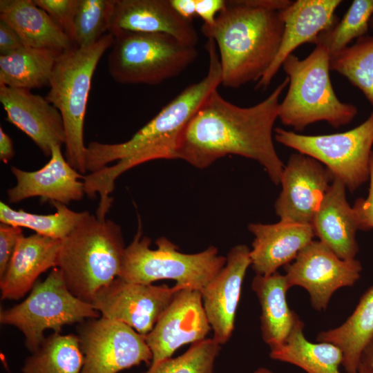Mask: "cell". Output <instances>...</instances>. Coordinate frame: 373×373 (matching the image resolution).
I'll list each match as a JSON object with an SVG mask.
<instances>
[{"label":"cell","mask_w":373,"mask_h":373,"mask_svg":"<svg viewBox=\"0 0 373 373\" xmlns=\"http://www.w3.org/2000/svg\"><path fill=\"white\" fill-rule=\"evenodd\" d=\"M287 77L262 102L242 107L213 90L184 128L174 159L204 169L224 156L237 155L258 162L271 180L280 184L285 165L277 154L273 129Z\"/></svg>","instance_id":"1"},{"label":"cell","mask_w":373,"mask_h":373,"mask_svg":"<svg viewBox=\"0 0 373 373\" xmlns=\"http://www.w3.org/2000/svg\"><path fill=\"white\" fill-rule=\"evenodd\" d=\"M209 68L205 77L190 84L165 105L128 140L117 144L90 142L86 146L85 194L100 201L98 211L107 213L115 180L139 164L157 159H174L180 137L206 98L221 84L222 71L216 43L207 39Z\"/></svg>","instance_id":"2"},{"label":"cell","mask_w":373,"mask_h":373,"mask_svg":"<svg viewBox=\"0 0 373 373\" xmlns=\"http://www.w3.org/2000/svg\"><path fill=\"white\" fill-rule=\"evenodd\" d=\"M289 0L226 1L214 23L201 32L216 45L221 84L237 88L258 82L279 49L284 23L280 11Z\"/></svg>","instance_id":"3"},{"label":"cell","mask_w":373,"mask_h":373,"mask_svg":"<svg viewBox=\"0 0 373 373\" xmlns=\"http://www.w3.org/2000/svg\"><path fill=\"white\" fill-rule=\"evenodd\" d=\"M125 249L120 226L89 213L61 240L57 267L70 291L91 304L119 276Z\"/></svg>","instance_id":"4"},{"label":"cell","mask_w":373,"mask_h":373,"mask_svg":"<svg viewBox=\"0 0 373 373\" xmlns=\"http://www.w3.org/2000/svg\"><path fill=\"white\" fill-rule=\"evenodd\" d=\"M289 79L288 90L280 102L278 119L286 126L301 131L307 126L326 122L334 128L350 123L358 109L341 102L330 78V55L323 45L300 59L289 55L282 66Z\"/></svg>","instance_id":"5"},{"label":"cell","mask_w":373,"mask_h":373,"mask_svg":"<svg viewBox=\"0 0 373 373\" xmlns=\"http://www.w3.org/2000/svg\"><path fill=\"white\" fill-rule=\"evenodd\" d=\"M113 41V36L108 32L91 46H75L60 53L45 97L62 117L66 133V159L82 175L87 171L84 124L92 79L101 57L111 48Z\"/></svg>","instance_id":"6"},{"label":"cell","mask_w":373,"mask_h":373,"mask_svg":"<svg viewBox=\"0 0 373 373\" xmlns=\"http://www.w3.org/2000/svg\"><path fill=\"white\" fill-rule=\"evenodd\" d=\"M142 236L141 224L131 243L126 247L119 278L135 283L152 284L162 279L176 281L182 289L201 291L220 271L227 258L211 246L195 254H184L165 237L155 241Z\"/></svg>","instance_id":"7"},{"label":"cell","mask_w":373,"mask_h":373,"mask_svg":"<svg viewBox=\"0 0 373 373\" xmlns=\"http://www.w3.org/2000/svg\"><path fill=\"white\" fill-rule=\"evenodd\" d=\"M107 59L113 79L122 84L158 85L184 72L198 58L195 46L172 36L119 30Z\"/></svg>","instance_id":"8"},{"label":"cell","mask_w":373,"mask_h":373,"mask_svg":"<svg viewBox=\"0 0 373 373\" xmlns=\"http://www.w3.org/2000/svg\"><path fill=\"white\" fill-rule=\"evenodd\" d=\"M99 314L70 291L60 269L54 267L44 281L35 284L23 302L1 312L0 322L19 329L32 353L45 340L46 329L59 333L64 325L97 318Z\"/></svg>","instance_id":"9"},{"label":"cell","mask_w":373,"mask_h":373,"mask_svg":"<svg viewBox=\"0 0 373 373\" xmlns=\"http://www.w3.org/2000/svg\"><path fill=\"white\" fill-rule=\"evenodd\" d=\"M274 139L321 162L350 192L369 180L373 111L365 122L345 132L312 135L276 128Z\"/></svg>","instance_id":"10"},{"label":"cell","mask_w":373,"mask_h":373,"mask_svg":"<svg viewBox=\"0 0 373 373\" xmlns=\"http://www.w3.org/2000/svg\"><path fill=\"white\" fill-rule=\"evenodd\" d=\"M77 336L84 356L81 373H117L142 363L151 364L144 336L123 323L93 318L82 323Z\"/></svg>","instance_id":"11"},{"label":"cell","mask_w":373,"mask_h":373,"mask_svg":"<svg viewBox=\"0 0 373 373\" xmlns=\"http://www.w3.org/2000/svg\"><path fill=\"white\" fill-rule=\"evenodd\" d=\"M284 267L289 287L305 289L312 306L318 311L327 309L336 290L353 286L362 271L356 258L341 259L321 241L314 240Z\"/></svg>","instance_id":"12"},{"label":"cell","mask_w":373,"mask_h":373,"mask_svg":"<svg viewBox=\"0 0 373 373\" xmlns=\"http://www.w3.org/2000/svg\"><path fill=\"white\" fill-rule=\"evenodd\" d=\"M182 288L124 280L119 277L101 289L91 304L103 317L148 334Z\"/></svg>","instance_id":"13"},{"label":"cell","mask_w":373,"mask_h":373,"mask_svg":"<svg viewBox=\"0 0 373 373\" xmlns=\"http://www.w3.org/2000/svg\"><path fill=\"white\" fill-rule=\"evenodd\" d=\"M334 179L318 161L293 153L281 174L282 189L275 202L276 214L280 220L312 224Z\"/></svg>","instance_id":"14"},{"label":"cell","mask_w":373,"mask_h":373,"mask_svg":"<svg viewBox=\"0 0 373 373\" xmlns=\"http://www.w3.org/2000/svg\"><path fill=\"white\" fill-rule=\"evenodd\" d=\"M211 330L201 292L180 289L153 329L144 336L153 356L151 365L171 358L185 344L204 340Z\"/></svg>","instance_id":"15"},{"label":"cell","mask_w":373,"mask_h":373,"mask_svg":"<svg viewBox=\"0 0 373 373\" xmlns=\"http://www.w3.org/2000/svg\"><path fill=\"white\" fill-rule=\"evenodd\" d=\"M226 258L224 267L200 291L213 339L220 345L229 340L234 329L243 280L251 265L250 249L236 245Z\"/></svg>","instance_id":"16"},{"label":"cell","mask_w":373,"mask_h":373,"mask_svg":"<svg viewBox=\"0 0 373 373\" xmlns=\"http://www.w3.org/2000/svg\"><path fill=\"white\" fill-rule=\"evenodd\" d=\"M0 102L7 120L26 133L47 157L52 146L66 143V133L59 111L46 97L30 90L0 84Z\"/></svg>","instance_id":"17"},{"label":"cell","mask_w":373,"mask_h":373,"mask_svg":"<svg viewBox=\"0 0 373 373\" xmlns=\"http://www.w3.org/2000/svg\"><path fill=\"white\" fill-rule=\"evenodd\" d=\"M341 0H297L280 11L284 30L278 52L256 88H267L285 60L300 46L314 44L318 36L338 21L335 12Z\"/></svg>","instance_id":"18"},{"label":"cell","mask_w":373,"mask_h":373,"mask_svg":"<svg viewBox=\"0 0 373 373\" xmlns=\"http://www.w3.org/2000/svg\"><path fill=\"white\" fill-rule=\"evenodd\" d=\"M60 146H52L49 161L40 169L26 171L15 166L11 171L17 180L14 187L7 191L8 201L17 203L25 199L39 197L67 204L80 200L85 194L84 179L64 157Z\"/></svg>","instance_id":"19"},{"label":"cell","mask_w":373,"mask_h":373,"mask_svg":"<svg viewBox=\"0 0 373 373\" xmlns=\"http://www.w3.org/2000/svg\"><path fill=\"white\" fill-rule=\"evenodd\" d=\"M248 229L254 236L251 266L261 276L271 275L291 263L315 236L312 224L283 220L274 224L251 223Z\"/></svg>","instance_id":"20"},{"label":"cell","mask_w":373,"mask_h":373,"mask_svg":"<svg viewBox=\"0 0 373 373\" xmlns=\"http://www.w3.org/2000/svg\"><path fill=\"white\" fill-rule=\"evenodd\" d=\"M119 30L166 34L195 47L199 41L192 21L183 19L170 0H116L109 32Z\"/></svg>","instance_id":"21"},{"label":"cell","mask_w":373,"mask_h":373,"mask_svg":"<svg viewBox=\"0 0 373 373\" xmlns=\"http://www.w3.org/2000/svg\"><path fill=\"white\" fill-rule=\"evenodd\" d=\"M345 191V185L334 178L312 226L314 235L340 258L352 260L358 251L356 233L359 226L355 211L346 199Z\"/></svg>","instance_id":"22"},{"label":"cell","mask_w":373,"mask_h":373,"mask_svg":"<svg viewBox=\"0 0 373 373\" xmlns=\"http://www.w3.org/2000/svg\"><path fill=\"white\" fill-rule=\"evenodd\" d=\"M61 240L35 233L22 235L3 278L2 299L18 300L34 287L39 276L57 267Z\"/></svg>","instance_id":"23"},{"label":"cell","mask_w":373,"mask_h":373,"mask_svg":"<svg viewBox=\"0 0 373 373\" xmlns=\"http://www.w3.org/2000/svg\"><path fill=\"white\" fill-rule=\"evenodd\" d=\"M0 19L18 33L25 46L60 53L75 46L64 30L33 0H1Z\"/></svg>","instance_id":"24"},{"label":"cell","mask_w":373,"mask_h":373,"mask_svg":"<svg viewBox=\"0 0 373 373\" xmlns=\"http://www.w3.org/2000/svg\"><path fill=\"white\" fill-rule=\"evenodd\" d=\"M251 289L256 294L261 307L262 338L270 349L283 344L288 338L298 316L287 303L289 289L286 277L278 271L269 275H256Z\"/></svg>","instance_id":"25"},{"label":"cell","mask_w":373,"mask_h":373,"mask_svg":"<svg viewBox=\"0 0 373 373\" xmlns=\"http://www.w3.org/2000/svg\"><path fill=\"white\" fill-rule=\"evenodd\" d=\"M373 337V285L361 296L352 314L340 326L321 332L318 342L330 343L343 354L347 373H358L363 351Z\"/></svg>","instance_id":"26"},{"label":"cell","mask_w":373,"mask_h":373,"mask_svg":"<svg viewBox=\"0 0 373 373\" xmlns=\"http://www.w3.org/2000/svg\"><path fill=\"white\" fill-rule=\"evenodd\" d=\"M303 329L304 323L299 319L287 340L270 349V358L294 365L307 373H341V350L330 343L309 341Z\"/></svg>","instance_id":"27"},{"label":"cell","mask_w":373,"mask_h":373,"mask_svg":"<svg viewBox=\"0 0 373 373\" xmlns=\"http://www.w3.org/2000/svg\"><path fill=\"white\" fill-rule=\"evenodd\" d=\"M59 54L24 46L12 54L0 56V84L27 90L49 86Z\"/></svg>","instance_id":"28"},{"label":"cell","mask_w":373,"mask_h":373,"mask_svg":"<svg viewBox=\"0 0 373 373\" xmlns=\"http://www.w3.org/2000/svg\"><path fill=\"white\" fill-rule=\"evenodd\" d=\"M84 356L77 335L55 332L28 356L22 373H81Z\"/></svg>","instance_id":"29"},{"label":"cell","mask_w":373,"mask_h":373,"mask_svg":"<svg viewBox=\"0 0 373 373\" xmlns=\"http://www.w3.org/2000/svg\"><path fill=\"white\" fill-rule=\"evenodd\" d=\"M52 204L56 209L55 213L41 215L29 213L23 209H13L1 201V223L28 228L36 233L62 240L89 213L88 211H73L66 204L59 202H54Z\"/></svg>","instance_id":"30"},{"label":"cell","mask_w":373,"mask_h":373,"mask_svg":"<svg viewBox=\"0 0 373 373\" xmlns=\"http://www.w3.org/2000/svg\"><path fill=\"white\" fill-rule=\"evenodd\" d=\"M330 68L358 88L373 106V35L330 57Z\"/></svg>","instance_id":"31"},{"label":"cell","mask_w":373,"mask_h":373,"mask_svg":"<svg viewBox=\"0 0 373 373\" xmlns=\"http://www.w3.org/2000/svg\"><path fill=\"white\" fill-rule=\"evenodd\" d=\"M373 17V0H354L343 18L321 33L314 44L324 46L330 57L348 46L354 39L365 36Z\"/></svg>","instance_id":"32"},{"label":"cell","mask_w":373,"mask_h":373,"mask_svg":"<svg viewBox=\"0 0 373 373\" xmlns=\"http://www.w3.org/2000/svg\"><path fill=\"white\" fill-rule=\"evenodd\" d=\"M116 0H78L71 39L75 46H91L108 33Z\"/></svg>","instance_id":"33"},{"label":"cell","mask_w":373,"mask_h":373,"mask_svg":"<svg viewBox=\"0 0 373 373\" xmlns=\"http://www.w3.org/2000/svg\"><path fill=\"white\" fill-rule=\"evenodd\" d=\"M221 345L213 338L191 344L182 355L150 365L144 373H214V363Z\"/></svg>","instance_id":"34"},{"label":"cell","mask_w":373,"mask_h":373,"mask_svg":"<svg viewBox=\"0 0 373 373\" xmlns=\"http://www.w3.org/2000/svg\"><path fill=\"white\" fill-rule=\"evenodd\" d=\"M33 1L37 6L45 10L71 39L73 19L78 0Z\"/></svg>","instance_id":"35"},{"label":"cell","mask_w":373,"mask_h":373,"mask_svg":"<svg viewBox=\"0 0 373 373\" xmlns=\"http://www.w3.org/2000/svg\"><path fill=\"white\" fill-rule=\"evenodd\" d=\"M23 235L21 227L5 223L0 224V280L5 276L17 242Z\"/></svg>","instance_id":"36"},{"label":"cell","mask_w":373,"mask_h":373,"mask_svg":"<svg viewBox=\"0 0 373 373\" xmlns=\"http://www.w3.org/2000/svg\"><path fill=\"white\" fill-rule=\"evenodd\" d=\"M370 187L366 198H358L353 209L355 211L359 230L367 231L373 229V150L370 160Z\"/></svg>","instance_id":"37"},{"label":"cell","mask_w":373,"mask_h":373,"mask_svg":"<svg viewBox=\"0 0 373 373\" xmlns=\"http://www.w3.org/2000/svg\"><path fill=\"white\" fill-rule=\"evenodd\" d=\"M18 33L0 19V56L8 55L24 47Z\"/></svg>","instance_id":"38"},{"label":"cell","mask_w":373,"mask_h":373,"mask_svg":"<svg viewBox=\"0 0 373 373\" xmlns=\"http://www.w3.org/2000/svg\"><path fill=\"white\" fill-rule=\"evenodd\" d=\"M225 5L224 0H196V16L203 20V24L211 26Z\"/></svg>","instance_id":"39"},{"label":"cell","mask_w":373,"mask_h":373,"mask_svg":"<svg viewBox=\"0 0 373 373\" xmlns=\"http://www.w3.org/2000/svg\"><path fill=\"white\" fill-rule=\"evenodd\" d=\"M175 11L184 19L192 21L196 17V0H170Z\"/></svg>","instance_id":"40"},{"label":"cell","mask_w":373,"mask_h":373,"mask_svg":"<svg viewBox=\"0 0 373 373\" xmlns=\"http://www.w3.org/2000/svg\"><path fill=\"white\" fill-rule=\"evenodd\" d=\"M15 155L12 141L10 137L0 127V160L8 163Z\"/></svg>","instance_id":"41"},{"label":"cell","mask_w":373,"mask_h":373,"mask_svg":"<svg viewBox=\"0 0 373 373\" xmlns=\"http://www.w3.org/2000/svg\"><path fill=\"white\" fill-rule=\"evenodd\" d=\"M361 363L366 365L373 373V337L363 351Z\"/></svg>","instance_id":"42"},{"label":"cell","mask_w":373,"mask_h":373,"mask_svg":"<svg viewBox=\"0 0 373 373\" xmlns=\"http://www.w3.org/2000/svg\"><path fill=\"white\" fill-rule=\"evenodd\" d=\"M358 373H372V371L364 364L361 363Z\"/></svg>","instance_id":"43"},{"label":"cell","mask_w":373,"mask_h":373,"mask_svg":"<svg viewBox=\"0 0 373 373\" xmlns=\"http://www.w3.org/2000/svg\"><path fill=\"white\" fill-rule=\"evenodd\" d=\"M253 373H274V372L271 371L270 370L267 369L265 367H260V368L257 369Z\"/></svg>","instance_id":"44"},{"label":"cell","mask_w":373,"mask_h":373,"mask_svg":"<svg viewBox=\"0 0 373 373\" xmlns=\"http://www.w3.org/2000/svg\"><path fill=\"white\" fill-rule=\"evenodd\" d=\"M370 25H371V26L373 28V17H372V19H371Z\"/></svg>","instance_id":"45"}]
</instances>
